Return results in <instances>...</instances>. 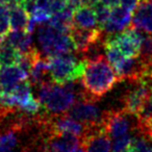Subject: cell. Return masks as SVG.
Instances as JSON below:
<instances>
[{
    "label": "cell",
    "instance_id": "d6986e66",
    "mask_svg": "<svg viewBox=\"0 0 152 152\" xmlns=\"http://www.w3.org/2000/svg\"><path fill=\"white\" fill-rule=\"evenodd\" d=\"M94 11H95L96 14V18H97V22H98V26L102 29L104 24L107 22L108 18H110V7H106L105 4L101 2V1H98L95 5L93 7Z\"/></svg>",
    "mask_w": 152,
    "mask_h": 152
},
{
    "label": "cell",
    "instance_id": "277c9868",
    "mask_svg": "<svg viewBox=\"0 0 152 152\" xmlns=\"http://www.w3.org/2000/svg\"><path fill=\"white\" fill-rule=\"evenodd\" d=\"M85 59H78L72 53L49 57V70L52 81L64 85L69 81L80 80L85 70Z\"/></svg>",
    "mask_w": 152,
    "mask_h": 152
},
{
    "label": "cell",
    "instance_id": "ac0fdd59",
    "mask_svg": "<svg viewBox=\"0 0 152 152\" xmlns=\"http://www.w3.org/2000/svg\"><path fill=\"white\" fill-rule=\"evenodd\" d=\"M150 140L145 135L139 133V135L133 137L131 140V144L129 150L131 152H148L150 147Z\"/></svg>",
    "mask_w": 152,
    "mask_h": 152
},
{
    "label": "cell",
    "instance_id": "7c38bea8",
    "mask_svg": "<svg viewBox=\"0 0 152 152\" xmlns=\"http://www.w3.org/2000/svg\"><path fill=\"white\" fill-rule=\"evenodd\" d=\"M28 79V74L18 65L0 67V90L11 91L16 85Z\"/></svg>",
    "mask_w": 152,
    "mask_h": 152
},
{
    "label": "cell",
    "instance_id": "ffe728a7",
    "mask_svg": "<svg viewBox=\"0 0 152 152\" xmlns=\"http://www.w3.org/2000/svg\"><path fill=\"white\" fill-rule=\"evenodd\" d=\"M10 28V7L5 3H0V36H7Z\"/></svg>",
    "mask_w": 152,
    "mask_h": 152
},
{
    "label": "cell",
    "instance_id": "7a4b0ae2",
    "mask_svg": "<svg viewBox=\"0 0 152 152\" xmlns=\"http://www.w3.org/2000/svg\"><path fill=\"white\" fill-rule=\"evenodd\" d=\"M38 100L46 113L59 115L67 113L76 101L80 99L75 92L65 85L51 83L38 88Z\"/></svg>",
    "mask_w": 152,
    "mask_h": 152
},
{
    "label": "cell",
    "instance_id": "6da1fadb",
    "mask_svg": "<svg viewBox=\"0 0 152 152\" xmlns=\"http://www.w3.org/2000/svg\"><path fill=\"white\" fill-rule=\"evenodd\" d=\"M85 70L80 77L83 89V100L97 102L112 91L120 79L105 55L85 59Z\"/></svg>",
    "mask_w": 152,
    "mask_h": 152
},
{
    "label": "cell",
    "instance_id": "4fadbf2b",
    "mask_svg": "<svg viewBox=\"0 0 152 152\" xmlns=\"http://www.w3.org/2000/svg\"><path fill=\"white\" fill-rule=\"evenodd\" d=\"M73 25L79 28H86V29L100 28L98 26L95 11L92 7H88V5H80L74 10Z\"/></svg>",
    "mask_w": 152,
    "mask_h": 152
},
{
    "label": "cell",
    "instance_id": "5b68a950",
    "mask_svg": "<svg viewBox=\"0 0 152 152\" xmlns=\"http://www.w3.org/2000/svg\"><path fill=\"white\" fill-rule=\"evenodd\" d=\"M131 117H133V115L128 114L124 110H113L105 112V116L102 122L103 130L110 139L114 140L122 135L129 134V131L133 129L137 130V120L133 123L131 121Z\"/></svg>",
    "mask_w": 152,
    "mask_h": 152
},
{
    "label": "cell",
    "instance_id": "44dd1931",
    "mask_svg": "<svg viewBox=\"0 0 152 152\" xmlns=\"http://www.w3.org/2000/svg\"><path fill=\"white\" fill-rule=\"evenodd\" d=\"M131 140H132V137L130 134H125L120 137L115 139L112 146V152H122L129 149L131 144Z\"/></svg>",
    "mask_w": 152,
    "mask_h": 152
},
{
    "label": "cell",
    "instance_id": "9c48e42d",
    "mask_svg": "<svg viewBox=\"0 0 152 152\" xmlns=\"http://www.w3.org/2000/svg\"><path fill=\"white\" fill-rule=\"evenodd\" d=\"M132 20V13L122 5H116L112 7L110 15L107 22L102 27V31L106 34H115L123 31L131 24Z\"/></svg>",
    "mask_w": 152,
    "mask_h": 152
},
{
    "label": "cell",
    "instance_id": "e0dca14e",
    "mask_svg": "<svg viewBox=\"0 0 152 152\" xmlns=\"http://www.w3.org/2000/svg\"><path fill=\"white\" fill-rule=\"evenodd\" d=\"M135 118L137 120V128L145 126L148 122L152 120V92L150 93V95L147 97V99L145 100L144 104L142 105L141 110H139L137 115H135Z\"/></svg>",
    "mask_w": 152,
    "mask_h": 152
},
{
    "label": "cell",
    "instance_id": "83f0119b",
    "mask_svg": "<svg viewBox=\"0 0 152 152\" xmlns=\"http://www.w3.org/2000/svg\"><path fill=\"white\" fill-rule=\"evenodd\" d=\"M34 1H36V0H23V4L25 2H34Z\"/></svg>",
    "mask_w": 152,
    "mask_h": 152
},
{
    "label": "cell",
    "instance_id": "603a6c76",
    "mask_svg": "<svg viewBox=\"0 0 152 152\" xmlns=\"http://www.w3.org/2000/svg\"><path fill=\"white\" fill-rule=\"evenodd\" d=\"M140 3V0H119V4L122 5L126 10L130 11L131 13L134 12V10L137 7Z\"/></svg>",
    "mask_w": 152,
    "mask_h": 152
},
{
    "label": "cell",
    "instance_id": "f1b7e54d",
    "mask_svg": "<svg viewBox=\"0 0 152 152\" xmlns=\"http://www.w3.org/2000/svg\"><path fill=\"white\" fill-rule=\"evenodd\" d=\"M43 152H50V151H48V150H46V149H45V147H44V150H43Z\"/></svg>",
    "mask_w": 152,
    "mask_h": 152
},
{
    "label": "cell",
    "instance_id": "cb8c5ba5",
    "mask_svg": "<svg viewBox=\"0 0 152 152\" xmlns=\"http://www.w3.org/2000/svg\"><path fill=\"white\" fill-rule=\"evenodd\" d=\"M137 132L145 135L146 137H148V139L152 142V120L150 121V122H148L145 126L137 129Z\"/></svg>",
    "mask_w": 152,
    "mask_h": 152
},
{
    "label": "cell",
    "instance_id": "d4e9b609",
    "mask_svg": "<svg viewBox=\"0 0 152 152\" xmlns=\"http://www.w3.org/2000/svg\"><path fill=\"white\" fill-rule=\"evenodd\" d=\"M3 3H5L9 7H12L15 5L23 4V0H3Z\"/></svg>",
    "mask_w": 152,
    "mask_h": 152
},
{
    "label": "cell",
    "instance_id": "4dcf8cb0",
    "mask_svg": "<svg viewBox=\"0 0 152 152\" xmlns=\"http://www.w3.org/2000/svg\"><path fill=\"white\" fill-rule=\"evenodd\" d=\"M148 152H152V147L150 148V149H149V151H148Z\"/></svg>",
    "mask_w": 152,
    "mask_h": 152
},
{
    "label": "cell",
    "instance_id": "30bf717a",
    "mask_svg": "<svg viewBox=\"0 0 152 152\" xmlns=\"http://www.w3.org/2000/svg\"><path fill=\"white\" fill-rule=\"evenodd\" d=\"M28 81L37 89L43 85L53 83L49 70V57L44 56L41 51L32 63L31 69L28 74Z\"/></svg>",
    "mask_w": 152,
    "mask_h": 152
},
{
    "label": "cell",
    "instance_id": "8fae6325",
    "mask_svg": "<svg viewBox=\"0 0 152 152\" xmlns=\"http://www.w3.org/2000/svg\"><path fill=\"white\" fill-rule=\"evenodd\" d=\"M129 26L152 36V0H142L139 3Z\"/></svg>",
    "mask_w": 152,
    "mask_h": 152
},
{
    "label": "cell",
    "instance_id": "2e32d148",
    "mask_svg": "<svg viewBox=\"0 0 152 152\" xmlns=\"http://www.w3.org/2000/svg\"><path fill=\"white\" fill-rule=\"evenodd\" d=\"M20 54L21 53L4 39V41L0 44V66L4 67V66L17 65Z\"/></svg>",
    "mask_w": 152,
    "mask_h": 152
},
{
    "label": "cell",
    "instance_id": "f546056e",
    "mask_svg": "<svg viewBox=\"0 0 152 152\" xmlns=\"http://www.w3.org/2000/svg\"><path fill=\"white\" fill-rule=\"evenodd\" d=\"M122 152H131V151L129 149H127V150H125V151H122Z\"/></svg>",
    "mask_w": 152,
    "mask_h": 152
},
{
    "label": "cell",
    "instance_id": "9a60e30c",
    "mask_svg": "<svg viewBox=\"0 0 152 152\" xmlns=\"http://www.w3.org/2000/svg\"><path fill=\"white\" fill-rule=\"evenodd\" d=\"M30 15L23 4L10 7V26L12 30H26Z\"/></svg>",
    "mask_w": 152,
    "mask_h": 152
},
{
    "label": "cell",
    "instance_id": "1f68e13d",
    "mask_svg": "<svg viewBox=\"0 0 152 152\" xmlns=\"http://www.w3.org/2000/svg\"><path fill=\"white\" fill-rule=\"evenodd\" d=\"M0 3H3V0H0Z\"/></svg>",
    "mask_w": 152,
    "mask_h": 152
},
{
    "label": "cell",
    "instance_id": "8992f818",
    "mask_svg": "<svg viewBox=\"0 0 152 152\" xmlns=\"http://www.w3.org/2000/svg\"><path fill=\"white\" fill-rule=\"evenodd\" d=\"M69 116L73 119L79 121L88 128L94 127H102L105 112H102L101 108L98 107L95 102L87 101V100H78L74 105L67 112Z\"/></svg>",
    "mask_w": 152,
    "mask_h": 152
},
{
    "label": "cell",
    "instance_id": "4316f807",
    "mask_svg": "<svg viewBox=\"0 0 152 152\" xmlns=\"http://www.w3.org/2000/svg\"><path fill=\"white\" fill-rule=\"evenodd\" d=\"M148 79H152V63L148 67Z\"/></svg>",
    "mask_w": 152,
    "mask_h": 152
},
{
    "label": "cell",
    "instance_id": "52a82bcc",
    "mask_svg": "<svg viewBox=\"0 0 152 152\" xmlns=\"http://www.w3.org/2000/svg\"><path fill=\"white\" fill-rule=\"evenodd\" d=\"M152 92V86H150L147 81L137 83V87L133 90L128 91L122 98L123 108L126 113L130 115H135L141 110L142 105L145 100Z\"/></svg>",
    "mask_w": 152,
    "mask_h": 152
},
{
    "label": "cell",
    "instance_id": "7402d4cb",
    "mask_svg": "<svg viewBox=\"0 0 152 152\" xmlns=\"http://www.w3.org/2000/svg\"><path fill=\"white\" fill-rule=\"evenodd\" d=\"M67 7V0H50L49 3V12L51 15L59 13Z\"/></svg>",
    "mask_w": 152,
    "mask_h": 152
},
{
    "label": "cell",
    "instance_id": "5bb4252c",
    "mask_svg": "<svg viewBox=\"0 0 152 152\" xmlns=\"http://www.w3.org/2000/svg\"><path fill=\"white\" fill-rule=\"evenodd\" d=\"M5 40L20 53L28 52L34 48L32 34L26 30H12L5 36Z\"/></svg>",
    "mask_w": 152,
    "mask_h": 152
},
{
    "label": "cell",
    "instance_id": "ba28073f",
    "mask_svg": "<svg viewBox=\"0 0 152 152\" xmlns=\"http://www.w3.org/2000/svg\"><path fill=\"white\" fill-rule=\"evenodd\" d=\"M71 39L75 46V51L83 55L87 51V49L93 43L105 38L104 32L101 28H94V29H86L79 28L76 26H72L69 31Z\"/></svg>",
    "mask_w": 152,
    "mask_h": 152
},
{
    "label": "cell",
    "instance_id": "d6a6232c",
    "mask_svg": "<svg viewBox=\"0 0 152 152\" xmlns=\"http://www.w3.org/2000/svg\"><path fill=\"white\" fill-rule=\"evenodd\" d=\"M0 67H1V66H0Z\"/></svg>",
    "mask_w": 152,
    "mask_h": 152
},
{
    "label": "cell",
    "instance_id": "484cf974",
    "mask_svg": "<svg viewBox=\"0 0 152 152\" xmlns=\"http://www.w3.org/2000/svg\"><path fill=\"white\" fill-rule=\"evenodd\" d=\"M100 1H101L103 4H105L106 7H110V9L119 4V0H100Z\"/></svg>",
    "mask_w": 152,
    "mask_h": 152
},
{
    "label": "cell",
    "instance_id": "3957f363",
    "mask_svg": "<svg viewBox=\"0 0 152 152\" xmlns=\"http://www.w3.org/2000/svg\"><path fill=\"white\" fill-rule=\"evenodd\" d=\"M38 42L44 56L67 54L75 51L70 34L61 32L49 23L41 24L38 28Z\"/></svg>",
    "mask_w": 152,
    "mask_h": 152
}]
</instances>
